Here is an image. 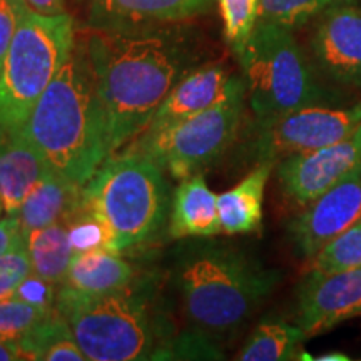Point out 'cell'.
Segmentation results:
<instances>
[{
	"label": "cell",
	"instance_id": "obj_13",
	"mask_svg": "<svg viewBox=\"0 0 361 361\" xmlns=\"http://www.w3.org/2000/svg\"><path fill=\"white\" fill-rule=\"evenodd\" d=\"M311 52L316 69L329 82L361 89V7L341 0L322 12Z\"/></svg>",
	"mask_w": 361,
	"mask_h": 361
},
{
	"label": "cell",
	"instance_id": "obj_23",
	"mask_svg": "<svg viewBox=\"0 0 361 361\" xmlns=\"http://www.w3.org/2000/svg\"><path fill=\"white\" fill-rule=\"evenodd\" d=\"M308 335L298 324L281 319L261 322L247 338L238 360L241 361H284L298 360L300 346Z\"/></svg>",
	"mask_w": 361,
	"mask_h": 361
},
{
	"label": "cell",
	"instance_id": "obj_27",
	"mask_svg": "<svg viewBox=\"0 0 361 361\" xmlns=\"http://www.w3.org/2000/svg\"><path fill=\"white\" fill-rule=\"evenodd\" d=\"M224 358L223 350L214 343V336L189 329L179 338L166 340L152 360H221Z\"/></svg>",
	"mask_w": 361,
	"mask_h": 361
},
{
	"label": "cell",
	"instance_id": "obj_10",
	"mask_svg": "<svg viewBox=\"0 0 361 361\" xmlns=\"http://www.w3.org/2000/svg\"><path fill=\"white\" fill-rule=\"evenodd\" d=\"M360 168L361 124L341 141L278 161L276 176L284 196L305 207Z\"/></svg>",
	"mask_w": 361,
	"mask_h": 361
},
{
	"label": "cell",
	"instance_id": "obj_29",
	"mask_svg": "<svg viewBox=\"0 0 361 361\" xmlns=\"http://www.w3.org/2000/svg\"><path fill=\"white\" fill-rule=\"evenodd\" d=\"M32 273L27 236L0 256V301L11 300L20 283Z\"/></svg>",
	"mask_w": 361,
	"mask_h": 361
},
{
	"label": "cell",
	"instance_id": "obj_34",
	"mask_svg": "<svg viewBox=\"0 0 361 361\" xmlns=\"http://www.w3.org/2000/svg\"><path fill=\"white\" fill-rule=\"evenodd\" d=\"M32 11L44 13V16H57V13H64V0H24Z\"/></svg>",
	"mask_w": 361,
	"mask_h": 361
},
{
	"label": "cell",
	"instance_id": "obj_12",
	"mask_svg": "<svg viewBox=\"0 0 361 361\" xmlns=\"http://www.w3.org/2000/svg\"><path fill=\"white\" fill-rule=\"evenodd\" d=\"M361 316V268L306 271L296 291V324L308 336Z\"/></svg>",
	"mask_w": 361,
	"mask_h": 361
},
{
	"label": "cell",
	"instance_id": "obj_19",
	"mask_svg": "<svg viewBox=\"0 0 361 361\" xmlns=\"http://www.w3.org/2000/svg\"><path fill=\"white\" fill-rule=\"evenodd\" d=\"M133 276V266L119 252L101 247L72 256L62 284L85 295H107L128 288Z\"/></svg>",
	"mask_w": 361,
	"mask_h": 361
},
{
	"label": "cell",
	"instance_id": "obj_8",
	"mask_svg": "<svg viewBox=\"0 0 361 361\" xmlns=\"http://www.w3.org/2000/svg\"><path fill=\"white\" fill-rule=\"evenodd\" d=\"M245 99V80L231 78L219 101L206 111L164 128L146 129L129 147L151 157L171 178L186 179L213 164L231 146Z\"/></svg>",
	"mask_w": 361,
	"mask_h": 361
},
{
	"label": "cell",
	"instance_id": "obj_33",
	"mask_svg": "<svg viewBox=\"0 0 361 361\" xmlns=\"http://www.w3.org/2000/svg\"><path fill=\"white\" fill-rule=\"evenodd\" d=\"M24 238L25 234L22 231L19 216L7 214V218L0 219V256L11 251Z\"/></svg>",
	"mask_w": 361,
	"mask_h": 361
},
{
	"label": "cell",
	"instance_id": "obj_36",
	"mask_svg": "<svg viewBox=\"0 0 361 361\" xmlns=\"http://www.w3.org/2000/svg\"><path fill=\"white\" fill-rule=\"evenodd\" d=\"M313 360H318V361H348L350 358L345 353H340V351H329V353L319 355Z\"/></svg>",
	"mask_w": 361,
	"mask_h": 361
},
{
	"label": "cell",
	"instance_id": "obj_24",
	"mask_svg": "<svg viewBox=\"0 0 361 361\" xmlns=\"http://www.w3.org/2000/svg\"><path fill=\"white\" fill-rule=\"evenodd\" d=\"M308 261V269L322 273L361 268V219L326 243Z\"/></svg>",
	"mask_w": 361,
	"mask_h": 361
},
{
	"label": "cell",
	"instance_id": "obj_35",
	"mask_svg": "<svg viewBox=\"0 0 361 361\" xmlns=\"http://www.w3.org/2000/svg\"><path fill=\"white\" fill-rule=\"evenodd\" d=\"M22 358L19 338L0 336V361H16Z\"/></svg>",
	"mask_w": 361,
	"mask_h": 361
},
{
	"label": "cell",
	"instance_id": "obj_25",
	"mask_svg": "<svg viewBox=\"0 0 361 361\" xmlns=\"http://www.w3.org/2000/svg\"><path fill=\"white\" fill-rule=\"evenodd\" d=\"M335 0H259V19L284 27H298L326 11Z\"/></svg>",
	"mask_w": 361,
	"mask_h": 361
},
{
	"label": "cell",
	"instance_id": "obj_37",
	"mask_svg": "<svg viewBox=\"0 0 361 361\" xmlns=\"http://www.w3.org/2000/svg\"><path fill=\"white\" fill-rule=\"evenodd\" d=\"M2 209H4V206H2V200H0V214H2Z\"/></svg>",
	"mask_w": 361,
	"mask_h": 361
},
{
	"label": "cell",
	"instance_id": "obj_20",
	"mask_svg": "<svg viewBox=\"0 0 361 361\" xmlns=\"http://www.w3.org/2000/svg\"><path fill=\"white\" fill-rule=\"evenodd\" d=\"M82 191V186L62 178L49 168L42 179L35 184L27 200L17 213L24 234L34 229L57 223L75 204Z\"/></svg>",
	"mask_w": 361,
	"mask_h": 361
},
{
	"label": "cell",
	"instance_id": "obj_15",
	"mask_svg": "<svg viewBox=\"0 0 361 361\" xmlns=\"http://www.w3.org/2000/svg\"><path fill=\"white\" fill-rule=\"evenodd\" d=\"M211 0H94L90 24L96 29H134L196 16Z\"/></svg>",
	"mask_w": 361,
	"mask_h": 361
},
{
	"label": "cell",
	"instance_id": "obj_5",
	"mask_svg": "<svg viewBox=\"0 0 361 361\" xmlns=\"http://www.w3.org/2000/svg\"><path fill=\"white\" fill-rule=\"evenodd\" d=\"M56 310L71 324L89 361L152 360L169 340L147 298L129 286L107 295H85L61 284Z\"/></svg>",
	"mask_w": 361,
	"mask_h": 361
},
{
	"label": "cell",
	"instance_id": "obj_21",
	"mask_svg": "<svg viewBox=\"0 0 361 361\" xmlns=\"http://www.w3.org/2000/svg\"><path fill=\"white\" fill-rule=\"evenodd\" d=\"M24 360L37 361H87L71 324L54 308L19 338Z\"/></svg>",
	"mask_w": 361,
	"mask_h": 361
},
{
	"label": "cell",
	"instance_id": "obj_26",
	"mask_svg": "<svg viewBox=\"0 0 361 361\" xmlns=\"http://www.w3.org/2000/svg\"><path fill=\"white\" fill-rule=\"evenodd\" d=\"M224 35L234 52L246 44L259 19V0H218Z\"/></svg>",
	"mask_w": 361,
	"mask_h": 361
},
{
	"label": "cell",
	"instance_id": "obj_31",
	"mask_svg": "<svg viewBox=\"0 0 361 361\" xmlns=\"http://www.w3.org/2000/svg\"><path fill=\"white\" fill-rule=\"evenodd\" d=\"M56 286L57 284L45 281V279L39 278L37 274L30 273L29 276L20 283V286L17 288L16 295L12 298L24 301V303L37 306L40 310L52 311L56 308V298H57Z\"/></svg>",
	"mask_w": 361,
	"mask_h": 361
},
{
	"label": "cell",
	"instance_id": "obj_3",
	"mask_svg": "<svg viewBox=\"0 0 361 361\" xmlns=\"http://www.w3.org/2000/svg\"><path fill=\"white\" fill-rule=\"evenodd\" d=\"M279 279V271L218 243L189 245L180 251L174 268L184 318L191 329L214 338L238 331Z\"/></svg>",
	"mask_w": 361,
	"mask_h": 361
},
{
	"label": "cell",
	"instance_id": "obj_22",
	"mask_svg": "<svg viewBox=\"0 0 361 361\" xmlns=\"http://www.w3.org/2000/svg\"><path fill=\"white\" fill-rule=\"evenodd\" d=\"M32 273L54 284H62L74 256L69 228L64 221H57L44 228L27 233Z\"/></svg>",
	"mask_w": 361,
	"mask_h": 361
},
{
	"label": "cell",
	"instance_id": "obj_17",
	"mask_svg": "<svg viewBox=\"0 0 361 361\" xmlns=\"http://www.w3.org/2000/svg\"><path fill=\"white\" fill-rule=\"evenodd\" d=\"M219 233L218 194L207 188L204 176L196 173L180 180L171 202V238H211Z\"/></svg>",
	"mask_w": 361,
	"mask_h": 361
},
{
	"label": "cell",
	"instance_id": "obj_2",
	"mask_svg": "<svg viewBox=\"0 0 361 361\" xmlns=\"http://www.w3.org/2000/svg\"><path fill=\"white\" fill-rule=\"evenodd\" d=\"M22 133L49 168L79 186L112 154L106 112L85 49L74 45Z\"/></svg>",
	"mask_w": 361,
	"mask_h": 361
},
{
	"label": "cell",
	"instance_id": "obj_14",
	"mask_svg": "<svg viewBox=\"0 0 361 361\" xmlns=\"http://www.w3.org/2000/svg\"><path fill=\"white\" fill-rule=\"evenodd\" d=\"M231 75L221 64L189 71L162 101L146 129H159L206 111L221 99Z\"/></svg>",
	"mask_w": 361,
	"mask_h": 361
},
{
	"label": "cell",
	"instance_id": "obj_30",
	"mask_svg": "<svg viewBox=\"0 0 361 361\" xmlns=\"http://www.w3.org/2000/svg\"><path fill=\"white\" fill-rule=\"evenodd\" d=\"M49 313L51 311L40 310L16 298L0 301V336L20 338Z\"/></svg>",
	"mask_w": 361,
	"mask_h": 361
},
{
	"label": "cell",
	"instance_id": "obj_7",
	"mask_svg": "<svg viewBox=\"0 0 361 361\" xmlns=\"http://www.w3.org/2000/svg\"><path fill=\"white\" fill-rule=\"evenodd\" d=\"M74 45L69 13L44 16L22 4L16 35L0 72V141L20 133Z\"/></svg>",
	"mask_w": 361,
	"mask_h": 361
},
{
	"label": "cell",
	"instance_id": "obj_11",
	"mask_svg": "<svg viewBox=\"0 0 361 361\" xmlns=\"http://www.w3.org/2000/svg\"><path fill=\"white\" fill-rule=\"evenodd\" d=\"M361 219V168L316 197L288 224L295 251L306 261Z\"/></svg>",
	"mask_w": 361,
	"mask_h": 361
},
{
	"label": "cell",
	"instance_id": "obj_28",
	"mask_svg": "<svg viewBox=\"0 0 361 361\" xmlns=\"http://www.w3.org/2000/svg\"><path fill=\"white\" fill-rule=\"evenodd\" d=\"M62 221L69 228L71 245L74 255L92 250H107V231L101 221L92 213L84 209L78 200L74 206L67 211Z\"/></svg>",
	"mask_w": 361,
	"mask_h": 361
},
{
	"label": "cell",
	"instance_id": "obj_4",
	"mask_svg": "<svg viewBox=\"0 0 361 361\" xmlns=\"http://www.w3.org/2000/svg\"><path fill=\"white\" fill-rule=\"evenodd\" d=\"M79 202L107 231V250L124 252L146 245L164 228L169 214L166 173L133 147L102 162L80 191Z\"/></svg>",
	"mask_w": 361,
	"mask_h": 361
},
{
	"label": "cell",
	"instance_id": "obj_32",
	"mask_svg": "<svg viewBox=\"0 0 361 361\" xmlns=\"http://www.w3.org/2000/svg\"><path fill=\"white\" fill-rule=\"evenodd\" d=\"M24 0H0V72L11 49Z\"/></svg>",
	"mask_w": 361,
	"mask_h": 361
},
{
	"label": "cell",
	"instance_id": "obj_9",
	"mask_svg": "<svg viewBox=\"0 0 361 361\" xmlns=\"http://www.w3.org/2000/svg\"><path fill=\"white\" fill-rule=\"evenodd\" d=\"M361 124V102L314 104L268 121H256L251 154L278 162L348 137Z\"/></svg>",
	"mask_w": 361,
	"mask_h": 361
},
{
	"label": "cell",
	"instance_id": "obj_6",
	"mask_svg": "<svg viewBox=\"0 0 361 361\" xmlns=\"http://www.w3.org/2000/svg\"><path fill=\"white\" fill-rule=\"evenodd\" d=\"M238 54L256 121H268L314 104L343 102L316 78L290 27L258 20Z\"/></svg>",
	"mask_w": 361,
	"mask_h": 361
},
{
	"label": "cell",
	"instance_id": "obj_1",
	"mask_svg": "<svg viewBox=\"0 0 361 361\" xmlns=\"http://www.w3.org/2000/svg\"><path fill=\"white\" fill-rule=\"evenodd\" d=\"M84 49L114 154L146 130L157 107L188 74L186 52L168 35L130 29H96Z\"/></svg>",
	"mask_w": 361,
	"mask_h": 361
},
{
	"label": "cell",
	"instance_id": "obj_16",
	"mask_svg": "<svg viewBox=\"0 0 361 361\" xmlns=\"http://www.w3.org/2000/svg\"><path fill=\"white\" fill-rule=\"evenodd\" d=\"M47 169L42 154L22 130L0 141V200L7 214L19 213Z\"/></svg>",
	"mask_w": 361,
	"mask_h": 361
},
{
	"label": "cell",
	"instance_id": "obj_18",
	"mask_svg": "<svg viewBox=\"0 0 361 361\" xmlns=\"http://www.w3.org/2000/svg\"><path fill=\"white\" fill-rule=\"evenodd\" d=\"M276 162L261 161L241 183L218 194L221 231L247 234L259 231L263 223L264 189Z\"/></svg>",
	"mask_w": 361,
	"mask_h": 361
}]
</instances>
